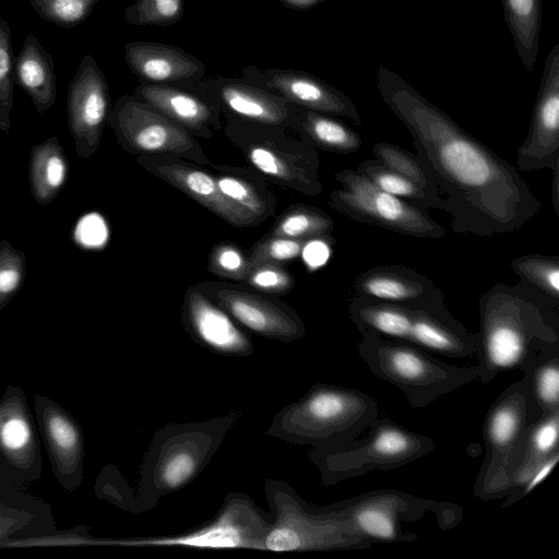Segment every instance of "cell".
I'll use <instances>...</instances> for the list:
<instances>
[{
    "label": "cell",
    "instance_id": "cell-39",
    "mask_svg": "<svg viewBox=\"0 0 559 559\" xmlns=\"http://www.w3.org/2000/svg\"><path fill=\"white\" fill-rule=\"evenodd\" d=\"M372 153L382 165L411 179L429 193L428 178L420 166L416 154L392 143L378 142L372 145Z\"/></svg>",
    "mask_w": 559,
    "mask_h": 559
},
{
    "label": "cell",
    "instance_id": "cell-6",
    "mask_svg": "<svg viewBox=\"0 0 559 559\" xmlns=\"http://www.w3.org/2000/svg\"><path fill=\"white\" fill-rule=\"evenodd\" d=\"M265 492L273 521L264 550L275 552L331 550L367 546L340 507L313 509L281 480H269Z\"/></svg>",
    "mask_w": 559,
    "mask_h": 559
},
{
    "label": "cell",
    "instance_id": "cell-14",
    "mask_svg": "<svg viewBox=\"0 0 559 559\" xmlns=\"http://www.w3.org/2000/svg\"><path fill=\"white\" fill-rule=\"evenodd\" d=\"M111 109L109 85L94 57L81 59L68 87V127L76 154L88 158L98 150Z\"/></svg>",
    "mask_w": 559,
    "mask_h": 559
},
{
    "label": "cell",
    "instance_id": "cell-29",
    "mask_svg": "<svg viewBox=\"0 0 559 559\" xmlns=\"http://www.w3.org/2000/svg\"><path fill=\"white\" fill-rule=\"evenodd\" d=\"M513 45L524 68L533 72L542 28V0H501Z\"/></svg>",
    "mask_w": 559,
    "mask_h": 559
},
{
    "label": "cell",
    "instance_id": "cell-15",
    "mask_svg": "<svg viewBox=\"0 0 559 559\" xmlns=\"http://www.w3.org/2000/svg\"><path fill=\"white\" fill-rule=\"evenodd\" d=\"M197 286L236 322L260 336L293 342L305 335L306 328L300 317L277 299L226 283L204 282Z\"/></svg>",
    "mask_w": 559,
    "mask_h": 559
},
{
    "label": "cell",
    "instance_id": "cell-35",
    "mask_svg": "<svg viewBox=\"0 0 559 559\" xmlns=\"http://www.w3.org/2000/svg\"><path fill=\"white\" fill-rule=\"evenodd\" d=\"M123 15L134 26H170L182 19L183 0H135Z\"/></svg>",
    "mask_w": 559,
    "mask_h": 559
},
{
    "label": "cell",
    "instance_id": "cell-31",
    "mask_svg": "<svg viewBox=\"0 0 559 559\" xmlns=\"http://www.w3.org/2000/svg\"><path fill=\"white\" fill-rule=\"evenodd\" d=\"M333 219L318 207L292 204L275 221L266 235L292 239L333 240Z\"/></svg>",
    "mask_w": 559,
    "mask_h": 559
},
{
    "label": "cell",
    "instance_id": "cell-27",
    "mask_svg": "<svg viewBox=\"0 0 559 559\" xmlns=\"http://www.w3.org/2000/svg\"><path fill=\"white\" fill-rule=\"evenodd\" d=\"M68 160L57 136L33 145L28 159V185L39 205L52 202L61 192L68 177Z\"/></svg>",
    "mask_w": 559,
    "mask_h": 559
},
{
    "label": "cell",
    "instance_id": "cell-17",
    "mask_svg": "<svg viewBox=\"0 0 559 559\" xmlns=\"http://www.w3.org/2000/svg\"><path fill=\"white\" fill-rule=\"evenodd\" d=\"M241 80L274 93L295 106L347 118L356 126L362 124L349 96L308 72L278 68L261 70L249 66L241 70Z\"/></svg>",
    "mask_w": 559,
    "mask_h": 559
},
{
    "label": "cell",
    "instance_id": "cell-8",
    "mask_svg": "<svg viewBox=\"0 0 559 559\" xmlns=\"http://www.w3.org/2000/svg\"><path fill=\"white\" fill-rule=\"evenodd\" d=\"M234 420L230 415L160 430L145 459L141 489L164 495L186 486L207 464Z\"/></svg>",
    "mask_w": 559,
    "mask_h": 559
},
{
    "label": "cell",
    "instance_id": "cell-25",
    "mask_svg": "<svg viewBox=\"0 0 559 559\" xmlns=\"http://www.w3.org/2000/svg\"><path fill=\"white\" fill-rule=\"evenodd\" d=\"M14 82L29 96L38 115L55 104L57 82L53 59L32 33L26 35L14 60Z\"/></svg>",
    "mask_w": 559,
    "mask_h": 559
},
{
    "label": "cell",
    "instance_id": "cell-34",
    "mask_svg": "<svg viewBox=\"0 0 559 559\" xmlns=\"http://www.w3.org/2000/svg\"><path fill=\"white\" fill-rule=\"evenodd\" d=\"M356 169L368 177L379 189L401 199L412 200L421 207H431V200L421 187L405 176L389 169L378 159L365 160Z\"/></svg>",
    "mask_w": 559,
    "mask_h": 559
},
{
    "label": "cell",
    "instance_id": "cell-45",
    "mask_svg": "<svg viewBox=\"0 0 559 559\" xmlns=\"http://www.w3.org/2000/svg\"><path fill=\"white\" fill-rule=\"evenodd\" d=\"M559 460V451L551 454L543 463H540L533 472L530 479L523 486V493L530 492L534 487L542 483L552 471Z\"/></svg>",
    "mask_w": 559,
    "mask_h": 559
},
{
    "label": "cell",
    "instance_id": "cell-33",
    "mask_svg": "<svg viewBox=\"0 0 559 559\" xmlns=\"http://www.w3.org/2000/svg\"><path fill=\"white\" fill-rule=\"evenodd\" d=\"M526 285L540 295L559 301V258L557 255L525 254L510 263Z\"/></svg>",
    "mask_w": 559,
    "mask_h": 559
},
{
    "label": "cell",
    "instance_id": "cell-20",
    "mask_svg": "<svg viewBox=\"0 0 559 559\" xmlns=\"http://www.w3.org/2000/svg\"><path fill=\"white\" fill-rule=\"evenodd\" d=\"M182 310L187 331L206 349L233 357L252 353L253 343L249 335L197 285L187 289Z\"/></svg>",
    "mask_w": 559,
    "mask_h": 559
},
{
    "label": "cell",
    "instance_id": "cell-19",
    "mask_svg": "<svg viewBox=\"0 0 559 559\" xmlns=\"http://www.w3.org/2000/svg\"><path fill=\"white\" fill-rule=\"evenodd\" d=\"M193 87L215 102L221 111L267 126L292 129L297 106L264 88L238 79H218Z\"/></svg>",
    "mask_w": 559,
    "mask_h": 559
},
{
    "label": "cell",
    "instance_id": "cell-30",
    "mask_svg": "<svg viewBox=\"0 0 559 559\" xmlns=\"http://www.w3.org/2000/svg\"><path fill=\"white\" fill-rule=\"evenodd\" d=\"M559 411L538 418L530 428L522 461L512 478V488L524 486L536 467L558 451Z\"/></svg>",
    "mask_w": 559,
    "mask_h": 559
},
{
    "label": "cell",
    "instance_id": "cell-26",
    "mask_svg": "<svg viewBox=\"0 0 559 559\" xmlns=\"http://www.w3.org/2000/svg\"><path fill=\"white\" fill-rule=\"evenodd\" d=\"M337 118L297 106L290 130L314 148L336 154L358 151L362 144L360 134Z\"/></svg>",
    "mask_w": 559,
    "mask_h": 559
},
{
    "label": "cell",
    "instance_id": "cell-36",
    "mask_svg": "<svg viewBox=\"0 0 559 559\" xmlns=\"http://www.w3.org/2000/svg\"><path fill=\"white\" fill-rule=\"evenodd\" d=\"M45 21L71 28L85 22L99 0H28Z\"/></svg>",
    "mask_w": 559,
    "mask_h": 559
},
{
    "label": "cell",
    "instance_id": "cell-21",
    "mask_svg": "<svg viewBox=\"0 0 559 559\" xmlns=\"http://www.w3.org/2000/svg\"><path fill=\"white\" fill-rule=\"evenodd\" d=\"M124 60L142 83L191 87L200 83L206 72L200 59L180 47L163 43L129 41L124 45Z\"/></svg>",
    "mask_w": 559,
    "mask_h": 559
},
{
    "label": "cell",
    "instance_id": "cell-1",
    "mask_svg": "<svg viewBox=\"0 0 559 559\" xmlns=\"http://www.w3.org/2000/svg\"><path fill=\"white\" fill-rule=\"evenodd\" d=\"M376 86L407 128L429 182L432 207L448 213L454 233L515 231L542 209L516 167L467 133L394 71L380 66Z\"/></svg>",
    "mask_w": 559,
    "mask_h": 559
},
{
    "label": "cell",
    "instance_id": "cell-47",
    "mask_svg": "<svg viewBox=\"0 0 559 559\" xmlns=\"http://www.w3.org/2000/svg\"><path fill=\"white\" fill-rule=\"evenodd\" d=\"M551 193H552V204L556 214L559 213V170L552 171V183H551Z\"/></svg>",
    "mask_w": 559,
    "mask_h": 559
},
{
    "label": "cell",
    "instance_id": "cell-38",
    "mask_svg": "<svg viewBox=\"0 0 559 559\" xmlns=\"http://www.w3.org/2000/svg\"><path fill=\"white\" fill-rule=\"evenodd\" d=\"M24 251L8 240L0 241V310L20 292L26 280Z\"/></svg>",
    "mask_w": 559,
    "mask_h": 559
},
{
    "label": "cell",
    "instance_id": "cell-28",
    "mask_svg": "<svg viewBox=\"0 0 559 559\" xmlns=\"http://www.w3.org/2000/svg\"><path fill=\"white\" fill-rule=\"evenodd\" d=\"M215 179L221 192L231 202L252 214L261 224L273 216L277 199L264 183H258L242 168L216 166Z\"/></svg>",
    "mask_w": 559,
    "mask_h": 559
},
{
    "label": "cell",
    "instance_id": "cell-42",
    "mask_svg": "<svg viewBox=\"0 0 559 559\" xmlns=\"http://www.w3.org/2000/svg\"><path fill=\"white\" fill-rule=\"evenodd\" d=\"M243 282L269 295H286L295 287V278L283 264L261 263L250 266Z\"/></svg>",
    "mask_w": 559,
    "mask_h": 559
},
{
    "label": "cell",
    "instance_id": "cell-22",
    "mask_svg": "<svg viewBox=\"0 0 559 559\" xmlns=\"http://www.w3.org/2000/svg\"><path fill=\"white\" fill-rule=\"evenodd\" d=\"M133 95L195 138L211 139L222 130L221 107L200 92L183 86L141 82Z\"/></svg>",
    "mask_w": 559,
    "mask_h": 559
},
{
    "label": "cell",
    "instance_id": "cell-43",
    "mask_svg": "<svg viewBox=\"0 0 559 559\" xmlns=\"http://www.w3.org/2000/svg\"><path fill=\"white\" fill-rule=\"evenodd\" d=\"M46 431L60 460L71 461L78 457L80 435L69 418L60 413L50 414L46 420Z\"/></svg>",
    "mask_w": 559,
    "mask_h": 559
},
{
    "label": "cell",
    "instance_id": "cell-40",
    "mask_svg": "<svg viewBox=\"0 0 559 559\" xmlns=\"http://www.w3.org/2000/svg\"><path fill=\"white\" fill-rule=\"evenodd\" d=\"M312 239H292L264 235L247 253L249 265L261 263L283 264L296 260Z\"/></svg>",
    "mask_w": 559,
    "mask_h": 559
},
{
    "label": "cell",
    "instance_id": "cell-4",
    "mask_svg": "<svg viewBox=\"0 0 559 559\" xmlns=\"http://www.w3.org/2000/svg\"><path fill=\"white\" fill-rule=\"evenodd\" d=\"M377 416L368 395L331 385H316L302 399L282 409L269 435L314 447L353 441Z\"/></svg>",
    "mask_w": 559,
    "mask_h": 559
},
{
    "label": "cell",
    "instance_id": "cell-18",
    "mask_svg": "<svg viewBox=\"0 0 559 559\" xmlns=\"http://www.w3.org/2000/svg\"><path fill=\"white\" fill-rule=\"evenodd\" d=\"M135 162L229 225L246 228L261 224L248 211L229 201L221 192L215 177L194 163L164 154L139 155Z\"/></svg>",
    "mask_w": 559,
    "mask_h": 559
},
{
    "label": "cell",
    "instance_id": "cell-7",
    "mask_svg": "<svg viewBox=\"0 0 559 559\" xmlns=\"http://www.w3.org/2000/svg\"><path fill=\"white\" fill-rule=\"evenodd\" d=\"M359 355L379 378L394 384L413 407L425 406L479 376L478 367L443 362L418 346L361 332Z\"/></svg>",
    "mask_w": 559,
    "mask_h": 559
},
{
    "label": "cell",
    "instance_id": "cell-41",
    "mask_svg": "<svg viewBox=\"0 0 559 559\" xmlns=\"http://www.w3.org/2000/svg\"><path fill=\"white\" fill-rule=\"evenodd\" d=\"M249 269L247 254L231 242L217 243L209 255L207 270L219 277L243 282Z\"/></svg>",
    "mask_w": 559,
    "mask_h": 559
},
{
    "label": "cell",
    "instance_id": "cell-32",
    "mask_svg": "<svg viewBox=\"0 0 559 559\" xmlns=\"http://www.w3.org/2000/svg\"><path fill=\"white\" fill-rule=\"evenodd\" d=\"M558 349L548 352L531 364L526 371L531 372V380L525 382L532 403L540 417L559 411V367ZM539 416V415H538Z\"/></svg>",
    "mask_w": 559,
    "mask_h": 559
},
{
    "label": "cell",
    "instance_id": "cell-46",
    "mask_svg": "<svg viewBox=\"0 0 559 559\" xmlns=\"http://www.w3.org/2000/svg\"><path fill=\"white\" fill-rule=\"evenodd\" d=\"M323 1L324 0H281V2L287 8L301 11L309 10Z\"/></svg>",
    "mask_w": 559,
    "mask_h": 559
},
{
    "label": "cell",
    "instance_id": "cell-11",
    "mask_svg": "<svg viewBox=\"0 0 559 559\" xmlns=\"http://www.w3.org/2000/svg\"><path fill=\"white\" fill-rule=\"evenodd\" d=\"M536 416L525 381L506 391L489 411L485 426L487 467L481 476V491L493 496L512 489V478Z\"/></svg>",
    "mask_w": 559,
    "mask_h": 559
},
{
    "label": "cell",
    "instance_id": "cell-24",
    "mask_svg": "<svg viewBox=\"0 0 559 559\" xmlns=\"http://www.w3.org/2000/svg\"><path fill=\"white\" fill-rule=\"evenodd\" d=\"M411 498L393 491L374 492L342 502L340 509L365 538L395 542L402 539L397 519L412 515Z\"/></svg>",
    "mask_w": 559,
    "mask_h": 559
},
{
    "label": "cell",
    "instance_id": "cell-16",
    "mask_svg": "<svg viewBox=\"0 0 559 559\" xmlns=\"http://www.w3.org/2000/svg\"><path fill=\"white\" fill-rule=\"evenodd\" d=\"M518 170H559V43L548 52L526 140L518 150Z\"/></svg>",
    "mask_w": 559,
    "mask_h": 559
},
{
    "label": "cell",
    "instance_id": "cell-9",
    "mask_svg": "<svg viewBox=\"0 0 559 559\" xmlns=\"http://www.w3.org/2000/svg\"><path fill=\"white\" fill-rule=\"evenodd\" d=\"M342 186L330 194V206L356 222L423 239H440L444 228L424 207L379 189L357 169L334 174Z\"/></svg>",
    "mask_w": 559,
    "mask_h": 559
},
{
    "label": "cell",
    "instance_id": "cell-5",
    "mask_svg": "<svg viewBox=\"0 0 559 559\" xmlns=\"http://www.w3.org/2000/svg\"><path fill=\"white\" fill-rule=\"evenodd\" d=\"M222 130L247 162L277 186L308 197L322 192L316 148L287 128L242 120L222 112Z\"/></svg>",
    "mask_w": 559,
    "mask_h": 559
},
{
    "label": "cell",
    "instance_id": "cell-12",
    "mask_svg": "<svg viewBox=\"0 0 559 559\" xmlns=\"http://www.w3.org/2000/svg\"><path fill=\"white\" fill-rule=\"evenodd\" d=\"M107 124L119 144L133 155L164 154L199 166L212 164L195 136L134 95L116 100Z\"/></svg>",
    "mask_w": 559,
    "mask_h": 559
},
{
    "label": "cell",
    "instance_id": "cell-3",
    "mask_svg": "<svg viewBox=\"0 0 559 559\" xmlns=\"http://www.w3.org/2000/svg\"><path fill=\"white\" fill-rule=\"evenodd\" d=\"M348 313L360 332L402 341L447 357L478 355V334L468 333L452 317L442 290L409 304L354 297Z\"/></svg>",
    "mask_w": 559,
    "mask_h": 559
},
{
    "label": "cell",
    "instance_id": "cell-23",
    "mask_svg": "<svg viewBox=\"0 0 559 559\" xmlns=\"http://www.w3.org/2000/svg\"><path fill=\"white\" fill-rule=\"evenodd\" d=\"M355 297L409 304L432 297L439 287L427 276L404 265H378L360 273L353 285Z\"/></svg>",
    "mask_w": 559,
    "mask_h": 559
},
{
    "label": "cell",
    "instance_id": "cell-44",
    "mask_svg": "<svg viewBox=\"0 0 559 559\" xmlns=\"http://www.w3.org/2000/svg\"><path fill=\"white\" fill-rule=\"evenodd\" d=\"M32 441V430L22 414H11L0 424V443L11 453L24 451Z\"/></svg>",
    "mask_w": 559,
    "mask_h": 559
},
{
    "label": "cell",
    "instance_id": "cell-37",
    "mask_svg": "<svg viewBox=\"0 0 559 559\" xmlns=\"http://www.w3.org/2000/svg\"><path fill=\"white\" fill-rule=\"evenodd\" d=\"M14 58L12 35L7 21L0 15V130L9 133L13 106Z\"/></svg>",
    "mask_w": 559,
    "mask_h": 559
},
{
    "label": "cell",
    "instance_id": "cell-10",
    "mask_svg": "<svg viewBox=\"0 0 559 559\" xmlns=\"http://www.w3.org/2000/svg\"><path fill=\"white\" fill-rule=\"evenodd\" d=\"M371 425L369 437L361 442L318 447L312 452L325 480L336 481L372 468H394L425 455L433 447L428 438L393 424L374 420Z\"/></svg>",
    "mask_w": 559,
    "mask_h": 559
},
{
    "label": "cell",
    "instance_id": "cell-2",
    "mask_svg": "<svg viewBox=\"0 0 559 559\" xmlns=\"http://www.w3.org/2000/svg\"><path fill=\"white\" fill-rule=\"evenodd\" d=\"M539 293L524 282L497 283L479 299V376L527 367L558 349V330Z\"/></svg>",
    "mask_w": 559,
    "mask_h": 559
},
{
    "label": "cell",
    "instance_id": "cell-13",
    "mask_svg": "<svg viewBox=\"0 0 559 559\" xmlns=\"http://www.w3.org/2000/svg\"><path fill=\"white\" fill-rule=\"evenodd\" d=\"M271 519L243 496L227 498L217 516L200 528L169 537L140 538L120 542L124 546H181L193 548H243L264 550V538Z\"/></svg>",
    "mask_w": 559,
    "mask_h": 559
}]
</instances>
